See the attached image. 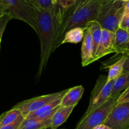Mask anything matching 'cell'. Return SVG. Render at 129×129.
Masks as SVG:
<instances>
[{
  "mask_svg": "<svg viewBox=\"0 0 129 129\" xmlns=\"http://www.w3.org/2000/svg\"><path fill=\"white\" fill-rule=\"evenodd\" d=\"M102 7L96 0H76L72 7L63 12L57 28L53 52L61 45L67 31L75 27L85 28L87 23L97 20Z\"/></svg>",
  "mask_w": 129,
  "mask_h": 129,
  "instance_id": "6da1fadb",
  "label": "cell"
},
{
  "mask_svg": "<svg viewBox=\"0 0 129 129\" xmlns=\"http://www.w3.org/2000/svg\"><path fill=\"white\" fill-rule=\"evenodd\" d=\"M64 10L52 13L36 8L37 35L40 45V55L37 78H39L46 69L51 54L53 52L58 24Z\"/></svg>",
  "mask_w": 129,
  "mask_h": 129,
  "instance_id": "7a4b0ae2",
  "label": "cell"
},
{
  "mask_svg": "<svg viewBox=\"0 0 129 129\" xmlns=\"http://www.w3.org/2000/svg\"><path fill=\"white\" fill-rule=\"evenodd\" d=\"M125 2L116 1L102 6L96 21L102 29L116 33L124 14Z\"/></svg>",
  "mask_w": 129,
  "mask_h": 129,
  "instance_id": "3957f363",
  "label": "cell"
},
{
  "mask_svg": "<svg viewBox=\"0 0 129 129\" xmlns=\"http://www.w3.org/2000/svg\"><path fill=\"white\" fill-rule=\"evenodd\" d=\"M3 1L8 7V12L12 19L26 23L37 34L36 8L32 3L27 0H3Z\"/></svg>",
  "mask_w": 129,
  "mask_h": 129,
  "instance_id": "277c9868",
  "label": "cell"
},
{
  "mask_svg": "<svg viewBox=\"0 0 129 129\" xmlns=\"http://www.w3.org/2000/svg\"><path fill=\"white\" fill-rule=\"evenodd\" d=\"M118 94L111 96L107 102L85 116H83L75 129H94L103 124L111 110L116 105Z\"/></svg>",
  "mask_w": 129,
  "mask_h": 129,
  "instance_id": "5b68a950",
  "label": "cell"
},
{
  "mask_svg": "<svg viewBox=\"0 0 129 129\" xmlns=\"http://www.w3.org/2000/svg\"><path fill=\"white\" fill-rule=\"evenodd\" d=\"M113 81H108L107 76L104 75L99 76L96 85L91 92L89 107L83 116L88 115L111 98Z\"/></svg>",
  "mask_w": 129,
  "mask_h": 129,
  "instance_id": "8992f818",
  "label": "cell"
},
{
  "mask_svg": "<svg viewBox=\"0 0 129 129\" xmlns=\"http://www.w3.org/2000/svg\"><path fill=\"white\" fill-rule=\"evenodd\" d=\"M67 91L68 89H64L56 93L40 96L31 99L24 100L16 104L13 108L20 110L22 115L25 118L30 113L38 110L42 107L54 102L58 98L63 96L67 93Z\"/></svg>",
  "mask_w": 129,
  "mask_h": 129,
  "instance_id": "52a82bcc",
  "label": "cell"
},
{
  "mask_svg": "<svg viewBox=\"0 0 129 129\" xmlns=\"http://www.w3.org/2000/svg\"><path fill=\"white\" fill-rule=\"evenodd\" d=\"M103 124L112 129H128L129 102L116 104Z\"/></svg>",
  "mask_w": 129,
  "mask_h": 129,
  "instance_id": "ba28073f",
  "label": "cell"
},
{
  "mask_svg": "<svg viewBox=\"0 0 129 129\" xmlns=\"http://www.w3.org/2000/svg\"><path fill=\"white\" fill-rule=\"evenodd\" d=\"M116 33L102 29V35L94 57L93 62L105 55L115 53Z\"/></svg>",
  "mask_w": 129,
  "mask_h": 129,
  "instance_id": "9c48e42d",
  "label": "cell"
},
{
  "mask_svg": "<svg viewBox=\"0 0 129 129\" xmlns=\"http://www.w3.org/2000/svg\"><path fill=\"white\" fill-rule=\"evenodd\" d=\"M81 58H82V65L83 67H85L93 63V41L91 33L87 28L85 30L84 37L82 40V47H81Z\"/></svg>",
  "mask_w": 129,
  "mask_h": 129,
  "instance_id": "30bf717a",
  "label": "cell"
},
{
  "mask_svg": "<svg viewBox=\"0 0 129 129\" xmlns=\"http://www.w3.org/2000/svg\"><path fill=\"white\" fill-rule=\"evenodd\" d=\"M115 53L121 56L129 55V33L126 30L119 28L116 32Z\"/></svg>",
  "mask_w": 129,
  "mask_h": 129,
  "instance_id": "8fae6325",
  "label": "cell"
},
{
  "mask_svg": "<svg viewBox=\"0 0 129 129\" xmlns=\"http://www.w3.org/2000/svg\"><path fill=\"white\" fill-rule=\"evenodd\" d=\"M83 91L84 88L80 85L68 89L62 98L60 105L66 107H75L82 98Z\"/></svg>",
  "mask_w": 129,
  "mask_h": 129,
  "instance_id": "7c38bea8",
  "label": "cell"
},
{
  "mask_svg": "<svg viewBox=\"0 0 129 129\" xmlns=\"http://www.w3.org/2000/svg\"><path fill=\"white\" fill-rule=\"evenodd\" d=\"M75 107H60L56 110L51 117V127L53 129H58L70 117Z\"/></svg>",
  "mask_w": 129,
  "mask_h": 129,
  "instance_id": "4fadbf2b",
  "label": "cell"
},
{
  "mask_svg": "<svg viewBox=\"0 0 129 129\" xmlns=\"http://www.w3.org/2000/svg\"><path fill=\"white\" fill-rule=\"evenodd\" d=\"M129 87V73H123L113 81L111 96L121 94Z\"/></svg>",
  "mask_w": 129,
  "mask_h": 129,
  "instance_id": "5bb4252c",
  "label": "cell"
},
{
  "mask_svg": "<svg viewBox=\"0 0 129 129\" xmlns=\"http://www.w3.org/2000/svg\"><path fill=\"white\" fill-rule=\"evenodd\" d=\"M85 28L82 27H75L67 31L64 35L62 44L71 43L78 44L82 41L84 37V31Z\"/></svg>",
  "mask_w": 129,
  "mask_h": 129,
  "instance_id": "9a60e30c",
  "label": "cell"
},
{
  "mask_svg": "<svg viewBox=\"0 0 129 129\" xmlns=\"http://www.w3.org/2000/svg\"><path fill=\"white\" fill-rule=\"evenodd\" d=\"M85 28L88 29L92 36L94 46V54L97 50V46H98L99 42L101 35H102V28L100 24L96 20L87 23Z\"/></svg>",
  "mask_w": 129,
  "mask_h": 129,
  "instance_id": "2e32d148",
  "label": "cell"
},
{
  "mask_svg": "<svg viewBox=\"0 0 129 129\" xmlns=\"http://www.w3.org/2000/svg\"><path fill=\"white\" fill-rule=\"evenodd\" d=\"M51 118L38 120L35 118L24 119L19 129H45L51 127Z\"/></svg>",
  "mask_w": 129,
  "mask_h": 129,
  "instance_id": "e0dca14e",
  "label": "cell"
},
{
  "mask_svg": "<svg viewBox=\"0 0 129 129\" xmlns=\"http://www.w3.org/2000/svg\"><path fill=\"white\" fill-rule=\"evenodd\" d=\"M125 60L126 57L122 56L116 62L108 66L109 71L107 76L108 81L115 80L123 73V67Z\"/></svg>",
  "mask_w": 129,
  "mask_h": 129,
  "instance_id": "ac0fdd59",
  "label": "cell"
},
{
  "mask_svg": "<svg viewBox=\"0 0 129 129\" xmlns=\"http://www.w3.org/2000/svg\"><path fill=\"white\" fill-rule=\"evenodd\" d=\"M35 8H40L52 13H58L63 10L57 5L56 0H35Z\"/></svg>",
  "mask_w": 129,
  "mask_h": 129,
  "instance_id": "d6986e66",
  "label": "cell"
},
{
  "mask_svg": "<svg viewBox=\"0 0 129 129\" xmlns=\"http://www.w3.org/2000/svg\"><path fill=\"white\" fill-rule=\"evenodd\" d=\"M22 115V113L20 110L15 108H12L10 110L5 112V115L1 122V126H5L6 125L10 124L13 122H15Z\"/></svg>",
  "mask_w": 129,
  "mask_h": 129,
  "instance_id": "ffe728a7",
  "label": "cell"
},
{
  "mask_svg": "<svg viewBox=\"0 0 129 129\" xmlns=\"http://www.w3.org/2000/svg\"><path fill=\"white\" fill-rule=\"evenodd\" d=\"M11 20H12V18L8 12H6L3 15L0 16V46H1L3 35L6 27V25Z\"/></svg>",
  "mask_w": 129,
  "mask_h": 129,
  "instance_id": "44dd1931",
  "label": "cell"
},
{
  "mask_svg": "<svg viewBox=\"0 0 129 129\" xmlns=\"http://www.w3.org/2000/svg\"><path fill=\"white\" fill-rule=\"evenodd\" d=\"M24 119L25 118L23 117V115H21L15 122H13L10 124L6 125L1 126L0 127V129H19Z\"/></svg>",
  "mask_w": 129,
  "mask_h": 129,
  "instance_id": "7402d4cb",
  "label": "cell"
},
{
  "mask_svg": "<svg viewBox=\"0 0 129 129\" xmlns=\"http://www.w3.org/2000/svg\"><path fill=\"white\" fill-rule=\"evenodd\" d=\"M58 6L65 11L72 7L76 2V0H56Z\"/></svg>",
  "mask_w": 129,
  "mask_h": 129,
  "instance_id": "603a6c76",
  "label": "cell"
},
{
  "mask_svg": "<svg viewBox=\"0 0 129 129\" xmlns=\"http://www.w3.org/2000/svg\"><path fill=\"white\" fill-rule=\"evenodd\" d=\"M125 102H129V87L120 94L117 100L116 104Z\"/></svg>",
  "mask_w": 129,
  "mask_h": 129,
  "instance_id": "cb8c5ba5",
  "label": "cell"
},
{
  "mask_svg": "<svg viewBox=\"0 0 129 129\" xmlns=\"http://www.w3.org/2000/svg\"><path fill=\"white\" fill-rule=\"evenodd\" d=\"M119 28L123 30H127L129 29V14L128 15H123L120 24Z\"/></svg>",
  "mask_w": 129,
  "mask_h": 129,
  "instance_id": "d4e9b609",
  "label": "cell"
},
{
  "mask_svg": "<svg viewBox=\"0 0 129 129\" xmlns=\"http://www.w3.org/2000/svg\"><path fill=\"white\" fill-rule=\"evenodd\" d=\"M8 11V7L7 5L3 1V0H0V16Z\"/></svg>",
  "mask_w": 129,
  "mask_h": 129,
  "instance_id": "484cf974",
  "label": "cell"
},
{
  "mask_svg": "<svg viewBox=\"0 0 129 129\" xmlns=\"http://www.w3.org/2000/svg\"><path fill=\"white\" fill-rule=\"evenodd\" d=\"M123 73H129V55L126 56V60L123 67Z\"/></svg>",
  "mask_w": 129,
  "mask_h": 129,
  "instance_id": "4316f807",
  "label": "cell"
},
{
  "mask_svg": "<svg viewBox=\"0 0 129 129\" xmlns=\"http://www.w3.org/2000/svg\"><path fill=\"white\" fill-rule=\"evenodd\" d=\"M129 14V1L125 2L124 5V14L123 15H128Z\"/></svg>",
  "mask_w": 129,
  "mask_h": 129,
  "instance_id": "83f0119b",
  "label": "cell"
},
{
  "mask_svg": "<svg viewBox=\"0 0 129 129\" xmlns=\"http://www.w3.org/2000/svg\"><path fill=\"white\" fill-rule=\"evenodd\" d=\"M96 1H98L100 3H101L102 6H105V5H108L109 3H111V2H114L116 0H96Z\"/></svg>",
  "mask_w": 129,
  "mask_h": 129,
  "instance_id": "f1b7e54d",
  "label": "cell"
},
{
  "mask_svg": "<svg viewBox=\"0 0 129 129\" xmlns=\"http://www.w3.org/2000/svg\"><path fill=\"white\" fill-rule=\"evenodd\" d=\"M94 129H112L111 128H110V127L104 124H101L100 125H98L97 127H95Z\"/></svg>",
  "mask_w": 129,
  "mask_h": 129,
  "instance_id": "f546056e",
  "label": "cell"
},
{
  "mask_svg": "<svg viewBox=\"0 0 129 129\" xmlns=\"http://www.w3.org/2000/svg\"><path fill=\"white\" fill-rule=\"evenodd\" d=\"M5 113H2V114H1V115H0V127H1V122H2V120H3V117H4V116H5Z\"/></svg>",
  "mask_w": 129,
  "mask_h": 129,
  "instance_id": "4dcf8cb0",
  "label": "cell"
},
{
  "mask_svg": "<svg viewBox=\"0 0 129 129\" xmlns=\"http://www.w3.org/2000/svg\"><path fill=\"white\" fill-rule=\"evenodd\" d=\"M27 1H29V2H30L31 3H32L33 5H34V6H35V0H27Z\"/></svg>",
  "mask_w": 129,
  "mask_h": 129,
  "instance_id": "1f68e13d",
  "label": "cell"
},
{
  "mask_svg": "<svg viewBox=\"0 0 129 129\" xmlns=\"http://www.w3.org/2000/svg\"><path fill=\"white\" fill-rule=\"evenodd\" d=\"M118 1H123V2H126V1H129V0H118Z\"/></svg>",
  "mask_w": 129,
  "mask_h": 129,
  "instance_id": "d6a6232c",
  "label": "cell"
},
{
  "mask_svg": "<svg viewBox=\"0 0 129 129\" xmlns=\"http://www.w3.org/2000/svg\"><path fill=\"white\" fill-rule=\"evenodd\" d=\"M45 129H53L51 128V127H49V128H45ZM58 129H65V128H58Z\"/></svg>",
  "mask_w": 129,
  "mask_h": 129,
  "instance_id": "836d02e7",
  "label": "cell"
},
{
  "mask_svg": "<svg viewBox=\"0 0 129 129\" xmlns=\"http://www.w3.org/2000/svg\"><path fill=\"white\" fill-rule=\"evenodd\" d=\"M126 31H128V33H129V29H128V30H126Z\"/></svg>",
  "mask_w": 129,
  "mask_h": 129,
  "instance_id": "e575fe53",
  "label": "cell"
},
{
  "mask_svg": "<svg viewBox=\"0 0 129 129\" xmlns=\"http://www.w3.org/2000/svg\"><path fill=\"white\" fill-rule=\"evenodd\" d=\"M128 129H129V128H128Z\"/></svg>",
  "mask_w": 129,
  "mask_h": 129,
  "instance_id": "d590c367",
  "label": "cell"
}]
</instances>
